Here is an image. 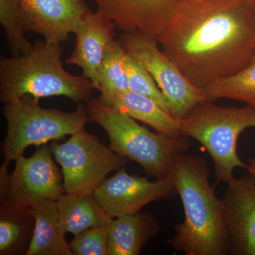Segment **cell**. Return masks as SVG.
<instances>
[{
    "label": "cell",
    "instance_id": "cell-1",
    "mask_svg": "<svg viewBox=\"0 0 255 255\" xmlns=\"http://www.w3.org/2000/svg\"><path fill=\"white\" fill-rule=\"evenodd\" d=\"M157 40L184 76L204 90L246 68L255 54L253 0H180Z\"/></svg>",
    "mask_w": 255,
    "mask_h": 255
},
{
    "label": "cell",
    "instance_id": "cell-2",
    "mask_svg": "<svg viewBox=\"0 0 255 255\" xmlns=\"http://www.w3.org/2000/svg\"><path fill=\"white\" fill-rule=\"evenodd\" d=\"M167 177L180 196L184 213V221L174 226L170 246L186 255H230L224 205L210 183L205 159L179 155Z\"/></svg>",
    "mask_w": 255,
    "mask_h": 255
},
{
    "label": "cell",
    "instance_id": "cell-3",
    "mask_svg": "<svg viewBox=\"0 0 255 255\" xmlns=\"http://www.w3.org/2000/svg\"><path fill=\"white\" fill-rule=\"evenodd\" d=\"M61 44L37 42L26 54L0 58V100L4 104L23 95L36 100L63 96L82 104L88 102L94 87L83 75L63 68Z\"/></svg>",
    "mask_w": 255,
    "mask_h": 255
},
{
    "label": "cell",
    "instance_id": "cell-4",
    "mask_svg": "<svg viewBox=\"0 0 255 255\" xmlns=\"http://www.w3.org/2000/svg\"><path fill=\"white\" fill-rule=\"evenodd\" d=\"M89 122L103 128L110 137V147L119 155L140 164L157 179L167 177L178 156L190 147L188 137H172L154 133L135 119L97 100L86 103Z\"/></svg>",
    "mask_w": 255,
    "mask_h": 255
},
{
    "label": "cell",
    "instance_id": "cell-5",
    "mask_svg": "<svg viewBox=\"0 0 255 255\" xmlns=\"http://www.w3.org/2000/svg\"><path fill=\"white\" fill-rule=\"evenodd\" d=\"M255 127V110L244 107H221L210 101L197 104L181 119L183 136L192 137L209 152L214 164L216 183L234 179V169H246L238 154V141L242 132Z\"/></svg>",
    "mask_w": 255,
    "mask_h": 255
},
{
    "label": "cell",
    "instance_id": "cell-6",
    "mask_svg": "<svg viewBox=\"0 0 255 255\" xmlns=\"http://www.w3.org/2000/svg\"><path fill=\"white\" fill-rule=\"evenodd\" d=\"M3 113L7 132L2 143L5 159L14 160L31 145H45L85 130L89 122L86 106L80 104L73 112L42 108L31 95L4 104Z\"/></svg>",
    "mask_w": 255,
    "mask_h": 255
},
{
    "label": "cell",
    "instance_id": "cell-7",
    "mask_svg": "<svg viewBox=\"0 0 255 255\" xmlns=\"http://www.w3.org/2000/svg\"><path fill=\"white\" fill-rule=\"evenodd\" d=\"M50 145L62 167L65 194H93L111 172L123 168L128 159L85 130L63 143L53 142Z\"/></svg>",
    "mask_w": 255,
    "mask_h": 255
},
{
    "label": "cell",
    "instance_id": "cell-8",
    "mask_svg": "<svg viewBox=\"0 0 255 255\" xmlns=\"http://www.w3.org/2000/svg\"><path fill=\"white\" fill-rule=\"evenodd\" d=\"M50 145L39 146L33 155L14 159L12 173H8L11 161L4 159L0 170V201L19 208H30L44 201H56L65 193L63 176L53 159Z\"/></svg>",
    "mask_w": 255,
    "mask_h": 255
},
{
    "label": "cell",
    "instance_id": "cell-9",
    "mask_svg": "<svg viewBox=\"0 0 255 255\" xmlns=\"http://www.w3.org/2000/svg\"><path fill=\"white\" fill-rule=\"evenodd\" d=\"M121 41L128 54L152 75L176 118L182 119L197 104L206 99L204 90L196 87L159 48L157 38L137 32L124 33Z\"/></svg>",
    "mask_w": 255,
    "mask_h": 255
},
{
    "label": "cell",
    "instance_id": "cell-10",
    "mask_svg": "<svg viewBox=\"0 0 255 255\" xmlns=\"http://www.w3.org/2000/svg\"><path fill=\"white\" fill-rule=\"evenodd\" d=\"M176 192L168 177L150 182L146 177L130 175L124 168L106 179L93 193L96 201L112 219L140 213L146 205Z\"/></svg>",
    "mask_w": 255,
    "mask_h": 255
},
{
    "label": "cell",
    "instance_id": "cell-11",
    "mask_svg": "<svg viewBox=\"0 0 255 255\" xmlns=\"http://www.w3.org/2000/svg\"><path fill=\"white\" fill-rule=\"evenodd\" d=\"M25 32H34L45 41L61 44L75 33L92 11L85 0H19Z\"/></svg>",
    "mask_w": 255,
    "mask_h": 255
},
{
    "label": "cell",
    "instance_id": "cell-12",
    "mask_svg": "<svg viewBox=\"0 0 255 255\" xmlns=\"http://www.w3.org/2000/svg\"><path fill=\"white\" fill-rule=\"evenodd\" d=\"M230 255H255V174L227 184L222 197Z\"/></svg>",
    "mask_w": 255,
    "mask_h": 255
},
{
    "label": "cell",
    "instance_id": "cell-13",
    "mask_svg": "<svg viewBox=\"0 0 255 255\" xmlns=\"http://www.w3.org/2000/svg\"><path fill=\"white\" fill-rule=\"evenodd\" d=\"M97 11L124 33L157 38L172 18L180 0H93Z\"/></svg>",
    "mask_w": 255,
    "mask_h": 255
},
{
    "label": "cell",
    "instance_id": "cell-14",
    "mask_svg": "<svg viewBox=\"0 0 255 255\" xmlns=\"http://www.w3.org/2000/svg\"><path fill=\"white\" fill-rule=\"evenodd\" d=\"M116 28L112 20L97 11L87 15L74 33L75 47L66 63L81 68L82 75L89 79L97 90L99 70L107 48L115 40Z\"/></svg>",
    "mask_w": 255,
    "mask_h": 255
},
{
    "label": "cell",
    "instance_id": "cell-15",
    "mask_svg": "<svg viewBox=\"0 0 255 255\" xmlns=\"http://www.w3.org/2000/svg\"><path fill=\"white\" fill-rule=\"evenodd\" d=\"M97 100L150 126L159 134L172 137L183 136L180 119L145 96L128 90L110 97H100Z\"/></svg>",
    "mask_w": 255,
    "mask_h": 255
},
{
    "label": "cell",
    "instance_id": "cell-16",
    "mask_svg": "<svg viewBox=\"0 0 255 255\" xmlns=\"http://www.w3.org/2000/svg\"><path fill=\"white\" fill-rule=\"evenodd\" d=\"M159 223L151 213L114 218L109 231V255H138L150 238L159 231Z\"/></svg>",
    "mask_w": 255,
    "mask_h": 255
},
{
    "label": "cell",
    "instance_id": "cell-17",
    "mask_svg": "<svg viewBox=\"0 0 255 255\" xmlns=\"http://www.w3.org/2000/svg\"><path fill=\"white\" fill-rule=\"evenodd\" d=\"M30 208L35 227L26 255H73L60 228L55 201H41Z\"/></svg>",
    "mask_w": 255,
    "mask_h": 255
},
{
    "label": "cell",
    "instance_id": "cell-18",
    "mask_svg": "<svg viewBox=\"0 0 255 255\" xmlns=\"http://www.w3.org/2000/svg\"><path fill=\"white\" fill-rule=\"evenodd\" d=\"M55 202L64 234L71 233L76 236L90 228L110 224L113 219L96 201L93 194L64 193Z\"/></svg>",
    "mask_w": 255,
    "mask_h": 255
},
{
    "label": "cell",
    "instance_id": "cell-19",
    "mask_svg": "<svg viewBox=\"0 0 255 255\" xmlns=\"http://www.w3.org/2000/svg\"><path fill=\"white\" fill-rule=\"evenodd\" d=\"M35 227L31 208L0 205V255L26 254Z\"/></svg>",
    "mask_w": 255,
    "mask_h": 255
},
{
    "label": "cell",
    "instance_id": "cell-20",
    "mask_svg": "<svg viewBox=\"0 0 255 255\" xmlns=\"http://www.w3.org/2000/svg\"><path fill=\"white\" fill-rule=\"evenodd\" d=\"M204 92L210 102L228 99L243 102L255 110V53L246 68L213 82Z\"/></svg>",
    "mask_w": 255,
    "mask_h": 255
},
{
    "label": "cell",
    "instance_id": "cell-21",
    "mask_svg": "<svg viewBox=\"0 0 255 255\" xmlns=\"http://www.w3.org/2000/svg\"><path fill=\"white\" fill-rule=\"evenodd\" d=\"M127 53L120 40H114L107 48L99 70L100 97H110L129 90L125 66Z\"/></svg>",
    "mask_w": 255,
    "mask_h": 255
},
{
    "label": "cell",
    "instance_id": "cell-22",
    "mask_svg": "<svg viewBox=\"0 0 255 255\" xmlns=\"http://www.w3.org/2000/svg\"><path fill=\"white\" fill-rule=\"evenodd\" d=\"M0 23L14 56L26 54L33 45L25 36L19 0H0Z\"/></svg>",
    "mask_w": 255,
    "mask_h": 255
},
{
    "label": "cell",
    "instance_id": "cell-23",
    "mask_svg": "<svg viewBox=\"0 0 255 255\" xmlns=\"http://www.w3.org/2000/svg\"><path fill=\"white\" fill-rule=\"evenodd\" d=\"M125 66L128 80V90L152 99L164 110L170 112L168 102L152 75L128 53L126 55Z\"/></svg>",
    "mask_w": 255,
    "mask_h": 255
},
{
    "label": "cell",
    "instance_id": "cell-24",
    "mask_svg": "<svg viewBox=\"0 0 255 255\" xmlns=\"http://www.w3.org/2000/svg\"><path fill=\"white\" fill-rule=\"evenodd\" d=\"M110 224L90 228L75 236L70 243L73 255H109Z\"/></svg>",
    "mask_w": 255,
    "mask_h": 255
},
{
    "label": "cell",
    "instance_id": "cell-25",
    "mask_svg": "<svg viewBox=\"0 0 255 255\" xmlns=\"http://www.w3.org/2000/svg\"><path fill=\"white\" fill-rule=\"evenodd\" d=\"M248 167H249V169H248V172L255 174V155L253 158L250 159Z\"/></svg>",
    "mask_w": 255,
    "mask_h": 255
},
{
    "label": "cell",
    "instance_id": "cell-26",
    "mask_svg": "<svg viewBox=\"0 0 255 255\" xmlns=\"http://www.w3.org/2000/svg\"><path fill=\"white\" fill-rule=\"evenodd\" d=\"M253 8H254L255 12V0H253Z\"/></svg>",
    "mask_w": 255,
    "mask_h": 255
}]
</instances>
